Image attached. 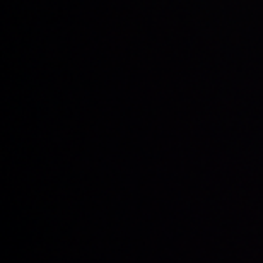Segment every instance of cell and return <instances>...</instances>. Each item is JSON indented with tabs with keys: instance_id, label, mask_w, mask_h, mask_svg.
<instances>
[]
</instances>
